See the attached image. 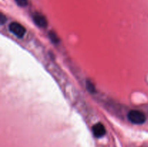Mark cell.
Here are the masks:
<instances>
[{"label": "cell", "mask_w": 148, "mask_h": 147, "mask_svg": "<svg viewBox=\"0 0 148 147\" xmlns=\"http://www.w3.org/2000/svg\"><path fill=\"white\" fill-rule=\"evenodd\" d=\"M127 117L130 122L134 124H137V125L144 123L146 120L145 115L141 111L136 110L130 111Z\"/></svg>", "instance_id": "6da1fadb"}, {"label": "cell", "mask_w": 148, "mask_h": 147, "mask_svg": "<svg viewBox=\"0 0 148 147\" xmlns=\"http://www.w3.org/2000/svg\"><path fill=\"white\" fill-rule=\"evenodd\" d=\"M9 30L12 33L17 36L19 38H22L26 33V29L20 23L17 22H13L9 25Z\"/></svg>", "instance_id": "7a4b0ae2"}, {"label": "cell", "mask_w": 148, "mask_h": 147, "mask_svg": "<svg viewBox=\"0 0 148 147\" xmlns=\"http://www.w3.org/2000/svg\"><path fill=\"white\" fill-rule=\"evenodd\" d=\"M92 133L96 138H101L106 134V128L103 124L101 122L95 123L92 128Z\"/></svg>", "instance_id": "3957f363"}, {"label": "cell", "mask_w": 148, "mask_h": 147, "mask_svg": "<svg viewBox=\"0 0 148 147\" xmlns=\"http://www.w3.org/2000/svg\"><path fill=\"white\" fill-rule=\"evenodd\" d=\"M33 20L37 26L40 27H46L47 26V20L43 14L40 13H36L33 14Z\"/></svg>", "instance_id": "277c9868"}, {"label": "cell", "mask_w": 148, "mask_h": 147, "mask_svg": "<svg viewBox=\"0 0 148 147\" xmlns=\"http://www.w3.org/2000/svg\"><path fill=\"white\" fill-rule=\"evenodd\" d=\"M49 37H50L51 40L53 43H57L58 42H59V38H58L57 35H56V34L54 32L49 31Z\"/></svg>", "instance_id": "5b68a950"}, {"label": "cell", "mask_w": 148, "mask_h": 147, "mask_svg": "<svg viewBox=\"0 0 148 147\" xmlns=\"http://www.w3.org/2000/svg\"><path fill=\"white\" fill-rule=\"evenodd\" d=\"M86 85H87V89L89 90V92H95V86H94L93 84H92L90 81H89V80L87 81Z\"/></svg>", "instance_id": "8992f818"}, {"label": "cell", "mask_w": 148, "mask_h": 147, "mask_svg": "<svg viewBox=\"0 0 148 147\" xmlns=\"http://www.w3.org/2000/svg\"><path fill=\"white\" fill-rule=\"evenodd\" d=\"M14 1L20 7H25L27 4V0H14Z\"/></svg>", "instance_id": "52a82bcc"}, {"label": "cell", "mask_w": 148, "mask_h": 147, "mask_svg": "<svg viewBox=\"0 0 148 147\" xmlns=\"http://www.w3.org/2000/svg\"><path fill=\"white\" fill-rule=\"evenodd\" d=\"M6 20H7V19H6V17H4V14H1V18H0V21H1V24H4V22L6 21Z\"/></svg>", "instance_id": "ba28073f"}]
</instances>
